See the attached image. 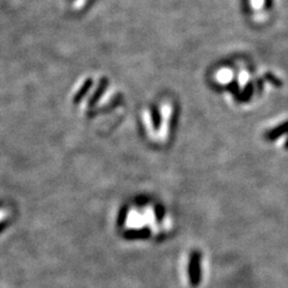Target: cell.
<instances>
[{
  "instance_id": "7a4b0ae2",
  "label": "cell",
  "mask_w": 288,
  "mask_h": 288,
  "mask_svg": "<svg viewBox=\"0 0 288 288\" xmlns=\"http://www.w3.org/2000/svg\"><path fill=\"white\" fill-rule=\"evenodd\" d=\"M8 216V212L5 209H0V222Z\"/></svg>"
},
{
  "instance_id": "6da1fadb",
  "label": "cell",
  "mask_w": 288,
  "mask_h": 288,
  "mask_svg": "<svg viewBox=\"0 0 288 288\" xmlns=\"http://www.w3.org/2000/svg\"><path fill=\"white\" fill-rule=\"evenodd\" d=\"M249 6L251 7V10L258 15L261 12H268L269 10L268 0H249Z\"/></svg>"
}]
</instances>
